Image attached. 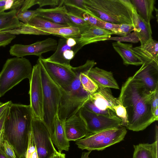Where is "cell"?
<instances>
[{
  "instance_id": "obj_23",
  "label": "cell",
  "mask_w": 158,
  "mask_h": 158,
  "mask_svg": "<svg viewBox=\"0 0 158 158\" xmlns=\"http://www.w3.org/2000/svg\"><path fill=\"white\" fill-rule=\"evenodd\" d=\"M51 139L59 152L61 153L63 150L69 151L70 144L66 134L64 121L59 118L58 114L55 118L54 130Z\"/></svg>"
},
{
  "instance_id": "obj_46",
  "label": "cell",
  "mask_w": 158,
  "mask_h": 158,
  "mask_svg": "<svg viewBox=\"0 0 158 158\" xmlns=\"http://www.w3.org/2000/svg\"><path fill=\"white\" fill-rule=\"evenodd\" d=\"M55 158H66L65 155L56 150L55 152Z\"/></svg>"
},
{
  "instance_id": "obj_14",
  "label": "cell",
  "mask_w": 158,
  "mask_h": 158,
  "mask_svg": "<svg viewBox=\"0 0 158 158\" xmlns=\"http://www.w3.org/2000/svg\"><path fill=\"white\" fill-rule=\"evenodd\" d=\"M150 92L158 88V64L143 63L141 67L132 76Z\"/></svg>"
},
{
  "instance_id": "obj_53",
  "label": "cell",
  "mask_w": 158,
  "mask_h": 158,
  "mask_svg": "<svg viewBox=\"0 0 158 158\" xmlns=\"http://www.w3.org/2000/svg\"><path fill=\"white\" fill-rule=\"evenodd\" d=\"M48 158H55V153Z\"/></svg>"
},
{
  "instance_id": "obj_29",
  "label": "cell",
  "mask_w": 158,
  "mask_h": 158,
  "mask_svg": "<svg viewBox=\"0 0 158 158\" xmlns=\"http://www.w3.org/2000/svg\"><path fill=\"white\" fill-rule=\"evenodd\" d=\"M63 4L68 12L80 16L82 17L84 13L88 12L85 0H63Z\"/></svg>"
},
{
  "instance_id": "obj_10",
  "label": "cell",
  "mask_w": 158,
  "mask_h": 158,
  "mask_svg": "<svg viewBox=\"0 0 158 158\" xmlns=\"http://www.w3.org/2000/svg\"><path fill=\"white\" fill-rule=\"evenodd\" d=\"M39 58L51 79L61 90L67 91L76 76L72 67L48 61L42 57Z\"/></svg>"
},
{
  "instance_id": "obj_37",
  "label": "cell",
  "mask_w": 158,
  "mask_h": 158,
  "mask_svg": "<svg viewBox=\"0 0 158 158\" xmlns=\"http://www.w3.org/2000/svg\"><path fill=\"white\" fill-rule=\"evenodd\" d=\"M36 9L34 10H26L20 12L17 11L16 16L19 20L25 23L28 24L30 20L37 15Z\"/></svg>"
},
{
  "instance_id": "obj_28",
  "label": "cell",
  "mask_w": 158,
  "mask_h": 158,
  "mask_svg": "<svg viewBox=\"0 0 158 158\" xmlns=\"http://www.w3.org/2000/svg\"><path fill=\"white\" fill-rule=\"evenodd\" d=\"M15 35L20 34L35 35H50V34L43 31L38 28L31 26L28 24L20 22L19 26L10 30L0 31Z\"/></svg>"
},
{
  "instance_id": "obj_11",
  "label": "cell",
  "mask_w": 158,
  "mask_h": 158,
  "mask_svg": "<svg viewBox=\"0 0 158 158\" xmlns=\"http://www.w3.org/2000/svg\"><path fill=\"white\" fill-rule=\"evenodd\" d=\"M79 112L86 124L89 133H95L121 126L122 120L117 116L111 117L97 114L84 106Z\"/></svg>"
},
{
  "instance_id": "obj_44",
  "label": "cell",
  "mask_w": 158,
  "mask_h": 158,
  "mask_svg": "<svg viewBox=\"0 0 158 158\" xmlns=\"http://www.w3.org/2000/svg\"><path fill=\"white\" fill-rule=\"evenodd\" d=\"M10 105L6 108L0 118V131L3 128L5 121L9 113Z\"/></svg>"
},
{
  "instance_id": "obj_32",
  "label": "cell",
  "mask_w": 158,
  "mask_h": 158,
  "mask_svg": "<svg viewBox=\"0 0 158 158\" xmlns=\"http://www.w3.org/2000/svg\"><path fill=\"white\" fill-rule=\"evenodd\" d=\"M67 16L69 22V26L78 28L81 33L89 25L82 17L73 14L68 11Z\"/></svg>"
},
{
  "instance_id": "obj_12",
  "label": "cell",
  "mask_w": 158,
  "mask_h": 158,
  "mask_svg": "<svg viewBox=\"0 0 158 158\" xmlns=\"http://www.w3.org/2000/svg\"><path fill=\"white\" fill-rule=\"evenodd\" d=\"M29 81L30 105L33 117L42 120L43 91L40 67L37 62L33 67L31 77Z\"/></svg>"
},
{
  "instance_id": "obj_48",
  "label": "cell",
  "mask_w": 158,
  "mask_h": 158,
  "mask_svg": "<svg viewBox=\"0 0 158 158\" xmlns=\"http://www.w3.org/2000/svg\"><path fill=\"white\" fill-rule=\"evenodd\" d=\"M91 152V151H89L88 152H82L81 158H90L89 157V155Z\"/></svg>"
},
{
  "instance_id": "obj_52",
  "label": "cell",
  "mask_w": 158,
  "mask_h": 158,
  "mask_svg": "<svg viewBox=\"0 0 158 158\" xmlns=\"http://www.w3.org/2000/svg\"><path fill=\"white\" fill-rule=\"evenodd\" d=\"M25 158H30L29 154L27 152Z\"/></svg>"
},
{
  "instance_id": "obj_30",
  "label": "cell",
  "mask_w": 158,
  "mask_h": 158,
  "mask_svg": "<svg viewBox=\"0 0 158 158\" xmlns=\"http://www.w3.org/2000/svg\"><path fill=\"white\" fill-rule=\"evenodd\" d=\"M28 24L37 28H57L69 26L67 25L54 23L38 16H36L32 18Z\"/></svg>"
},
{
  "instance_id": "obj_36",
  "label": "cell",
  "mask_w": 158,
  "mask_h": 158,
  "mask_svg": "<svg viewBox=\"0 0 158 158\" xmlns=\"http://www.w3.org/2000/svg\"><path fill=\"white\" fill-rule=\"evenodd\" d=\"M82 16L89 25L105 29L106 22L95 17L87 12L84 13Z\"/></svg>"
},
{
  "instance_id": "obj_50",
  "label": "cell",
  "mask_w": 158,
  "mask_h": 158,
  "mask_svg": "<svg viewBox=\"0 0 158 158\" xmlns=\"http://www.w3.org/2000/svg\"><path fill=\"white\" fill-rule=\"evenodd\" d=\"M0 158H7L5 155L2 147H0Z\"/></svg>"
},
{
  "instance_id": "obj_6",
  "label": "cell",
  "mask_w": 158,
  "mask_h": 158,
  "mask_svg": "<svg viewBox=\"0 0 158 158\" xmlns=\"http://www.w3.org/2000/svg\"><path fill=\"white\" fill-rule=\"evenodd\" d=\"M32 71L31 63L25 57L7 59L0 72V98L24 79L29 81Z\"/></svg>"
},
{
  "instance_id": "obj_31",
  "label": "cell",
  "mask_w": 158,
  "mask_h": 158,
  "mask_svg": "<svg viewBox=\"0 0 158 158\" xmlns=\"http://www.w3.org/2000/svg\"><path fill=\"white\" fill-rule=\"evenodd\" d=\"M88 72L81 73L80 74V80L85 90L92 94L97 91L98 86L87 75Z\"/></svg>"
},
{
  "instance_id": "obj_45",
  "label": "cell",
  "mask_w": 158,
  "mask_h": 158,
  "mask_svg": "<svg viewBox=\"0 0 158 158\" xmlns=\"http://www.w3.org/2000/svg\"><path fill=\"white\" fill-rule=\"evenodd\" d=\"M12 103L11 101H10L4 103H3L0 105V118L6 108Z\"/></svg>"
},
{
  "instance_id": "obj_18",
  "label": "cell",
  "mask_w": 158,
  "mask_h": 158,
  "mask_svg": "<svg viewBox=\"0 0 158 158\" xmlns=\"http://www.w3.org/2000/svg\"><path fill=\"white\" fill-rule=\"evenodd\" d=\"M87 74L98 86L116 89H119L111 71L95 67L91 68Z\"/></svg>"
},
{
  "instance_id": "obj_9",
  "label": "cell",
  "mask_w": 158,
  "mask_h": 158,
  "mask_svg": "<svg viewBox=\"0 0 158 158\" xmlns=\"http://www.w3.org/2000/svg\"><path fill=\"white\" fill-rule=\"evenodd\" d=\"M31 132L39 158H48L55 153L50 131L42 120L33 117Z\"/></svg>"
},
{
  "instance_id": "obj_22",
  "label": "cell",
  "mask_w": 158,
  "mask_h": 158,
  "mask_svg": "<svg viewBox=\"0 0 158 158\" xmlns=\"http://www.w3.org/2000/svg\"><path fill=\"white\" fill-rule=\"evenodd\" d=\"M133 21L134 31L140 42V45L146 44L153 40L150 23H146L142 19L136 9L134 12Z\"/></svg>"
},
{
  "instance_id": "obj_35",
  "label": "cell",
  "mask_w": 158,
  "mask_h": 158,
  "mask_svg": "<svg viewBox=\"0 0 158 158\" xmlns=\"http://www.w3.org/2000/svg\"><path fill=\"white\" fill-rule=\"evenodd\" d=\"M114 112L117 116L122 120L121 126L126 128L128 124V117L125 108L120 103L114 108Z\"/></svg>"
},
{
  "instance_id": "obj_39",
  "label": "cell",
  "mask_w": 158,
  "mask_h": 158,
  "mask_svg": "<svg viewBox=\"0 0 158 158\" xmlns=\"http://www.w3.org/2000/svg\"><path fill=\"white\" fill-rule=\"evenodd\" d=\"M2 147L7 158H18L12 147L6 140L3 142Z\"/></svg>"
},
{
  "instance_id": "obj_2",
  "label": "cell",
  "mask_w": 158,
  "mask_h": 158,
  "mask_svg": "<svg viewBox=\"0 0 158 158\" xmlns=\"http://www.w3.org/2000/svg\"><path fill=\"white\" fill-rule=\"evenodd\" d=\"M33 118L30 105H10L3 127L4 139L12 147L18 158H25Z\"/></svg>"
},
{
  "instance_id": "obj_33",
  "label": "cell",
  "mask_w": 158,
  "mask_h": 158,
  "mask_svg": "<svg viewBox=\"0 0 158 158\" xmlns=\"http://www.w3.org/2000/svg\"><path fill=\"white\" fill-rule=\"evenodd\" d=\"M24 0H0V13L7 10H18L22 6Z\"/></svg>"
},
{
  "instance_id": "obj_20",
  "label": "cell",
  "mask_w": 158,
  "mask_h": 158,
  "mask_svg": "<svg viewBox=\"0 0 158 158\" xmlns=\"http://www.w3.org/2000/svg\"><path fill=\"white\" fill-rule=\"evenodd\" d=\"M134 52L143 63L158 64V42L153 39L143 45L133 47Z\"/></svg>"
},
{
  "instance_id": "obj_41",
  "label": "cell",
  "mask_w": 158,
  "mask_h": 158,
  "mask_svg": "<svg viewBox=\"0 0 158 158\" xmlns=\"http://www.w3.org/2000/svg\"><path fill=\"white\" fill-rule=\"evenodd\" d=\"M36 3L39 6V8L46 6H58L63 5V0H36Z\"/></svg>"
},
{
  "instance_id": "obj_43",
  "label": "cell",
  "mask_w": 158,
  "mask_h": 158,
  "mask_svg": "<svg viewBox=\"0 0 158 158\" xmlns=\"http://www.w3.org/2000/svg\"><path fill=\"white\" fill-rule=\"evenodd\" d=\"M37 4L36 0H26L24 1L22 6L18 11L27 10L28 9L33 6Z\"/></svg>"
},
{
  "instance_id": "obj_40",
  "label": "cell",
  "mask_w": 158,
  "mask_h": 158,
  "mask_svg": "<svg viewBox=\"0 0 158 158\" xmlns=\"http://www.w3.org/2000/svg\"><path fill=\"white\" fill-rule=\"evenodd\" d=\"M15 37V35L0 32V47L8 45Z\"/></svg>"
},
{
  "instance_id": "obj_17",
  "label": "cell",
  "mask_w": 158,
  "mask_h": 158,
  "mask_svg": "<svg viewBox=\"0 0 158 158\" xmlns=\"http://www.w3.org/2000/svg\"><path fill=\"white\" fill-rule=\"evenodd\" d=\"M112 35L113 33L109 31L89 25L81 32L79 38L75 40L81 48L91 43L108 40Z\"/></svg>"
},
{
  "instance_id": "obj_34",
  "label": "cell",
  "mask_w": 158,
  "mask_h": 158,
  "mask_svg": "<svg viewBox=\"0 0 158 158\" xmlns=\"http://www.w3.org/2000/svg\"><path fill=\"white\" fill-rule=\"evenodd\" d=\"M134 27L133 24L123 23L120 24L117 28L111 32L113 34L123 37L126 36L132 31H134Z\"/></svg>"
},
{
  "instance_id": "obj_3",
  "label": "cell",
  "mask_w": 158,
  "mask_h": 158,
  "mask_svg": "<svg viewBox=\"0 0 158 158\" xmlns=\"http://www.w3.org/2000/svg\"><path fill=\"white\" fill-rule=\"evenodd\" d=\"M97 64L94 60H87L83 65L73 67L76 77L69 89L66 91L61 90L62 95L59 104L58 116L64 121L77 113L89 100L91 94L83 88L80 80L81 73L88 72Z\"/></svg>"
},
{
  "instance_id": "obj_5",
  "label": "cell",
  "mask_w": 158,
  "mask_h": 158,
  "mask_svg": "<svg viewBox=\"0 0 158 158\" xmlns=\"http://www.w3.org/2000/svg\"><path fill=\"white\" fill-rule=\"evenodd\" d=\"M37 62L40 65L43 91L42 120L48 129L52 138L62 93L60 88L49 77L39 58Z\"/></svg>"
},
{
  "instance_id": "obj_42",
  "label": "cell",
  "mask_w": 158,
  "mask_h": 158,
  "mask_svg": "<svg viewBox=\"0 0 158 158\" xmlns=\"http://www.w3.org/2000/svg\"><path fill=\"white\" fill-rule=\"evenodd\" d=\"M152 113L153 114L156 109L158 107V88L153 93L151 100Z\"/></svg>"
},
{
  "instance_id": "obj_54",
  "label": "cell",
  "mask_w": 158,
  "mask_h": 158,
  "mask_svg": "<svg viewBox=\"0 0 158 158\" xmlns=\"http://www.w3.org/2000/svg\"><path fill=\"white\" fill-rule=\"evenodd\" d=\"M3 103L0 102V105H2Z\"/></svg>"
},
{
  "instance_id": "obj_51",
  "label": "cell",
  "mask_w": 158,
  "mask_h": 158,
  "mask_svg": "<svg viewBox=\"0 0 158 158\" xmlns=\"http://www.w3.org/2000/svg\"><path fill=\"white\" fill-rule=\"evenodd\" d=\"M154 10H155L156 12V18H157V22H158V10L155 7H154Z\"/></svg>"
},
{
  "instance_id": "obj_1",
  "label": "cell",
  "mask_w": 158,
  "mask_h": 158,
  "mask_svg": "<svg viewBox=\"0 0 158 158\" xmlns=\"http://www.w3.org/2000/svg\"><path fill=\"white\" fill-rule=\"evenodd\" d=\"M153 92H149L132 76L123 85L118 98L127 112V129L135 131H143L156 121L151 104Z\"/></svg>"
},
{
  "instance_id": "obj_49",
  "label": "cell",
  "mask_w": 158,
  "mask_h": 158,
  "mask_svg": "<svg viewBox=\"0 0 158 158\" xmlns=\"http://www.w3.org/2000/svg\"><path fill=\"white\" fill-rule=\"evenodd\" d=\"M153 116L156 121H157L158 120V107L155 110L153 114Z\"/></svg>"
},
{
  "instance_id": "obj_47",
  "label": "cell",
  "mask_w": 158,
  "mask_h": 158,
  "mask_svg": "<svg viewBox=\"0 0 158 158\" xmlns=\"http://www.w3.org/2000/svg\"><path fill=\"white\" fill-rule=\"evenodd\" d=\"M4 140V130L3 129L0 131V147H2V144Z\"/></svg>"
},
{
  "instance_id": "obj_8",
  "label": "cell",
  "mask_w": 158,
  "mask_h": 158,
  "mask_svg": "<svg viewBox=\"0 0 158 158\" xmlns=\"http://www.w3.org/2000/svg\"><path fill=\"white\" fill-rule=\"evenodd\" d=\"M120 103L118 98L113 96L110 88L98 86L84 106L95 114L114 117L117 116L114 108Z\"/></svg>"
},
{
  "instance_id": "obj_26",
  "label": "cell",
  "mask_w": 158,
  "mask_h": 158,
  "mask_svg": "<svg viewBox=\"0 0 158 158\" xmlns=\"http://www.w3.org/2000/svg\"><path fill=\"white\" fill-rule=\"evenodd\" d=\"M38 28L50 35H60L66 39L73 38L76 40L79 38L81 35L80 29L77 27L72 26L57 28Z\"/></svg>"
},
{
  "instance_id": "obj_16",
  "label": "cell",
  "mask_w": 158,
  "mask_h": 158,
  "mask_svg": "<svg viewBox=\"0 0 158 158\" xmlns=\"http://www.w3.org/2000/svg\"><path fill=\"white\" fill-rule=\"evenodd\" d=\"M66 40V39L64 38L59 39L55 52L45 60L64 65L71 66L70 61L81 48L77 44L74 47L69 46L67 44Z\"/></svg>"
},
{
  "instance_id": "obj_19",
  "label": "cell",
  "mask_w": 158,
  "mask_h": 158,
  "mask_svg": "<svg viewBox=\"0 0 158 158\" xmlns=\"http://www.w3.org/2000/svg\"><path fill=\"white\" fill-rule=\"evenodd\" d=\"M36 10L37 16L55 23L69 26V22L67 16V10L64 5L48 9L39 8Z\"/></svg>"
},
{
  "instance_id": "obj_7",
  "label": "cell",
  "mask_w": 158,
  "mask_h": 158,
  "mask_svg": "<svg viewBox=\"0 0 158 158\" xmlns=\"http://www.w3.org/2000/svg\"><path fill=\"white\" fill-rule=\"evenodd\" d=\"M123 126L95 133H89L84 138L75 141L77 147L82 150L102 151L124 139L127 133Z\"/></svg>"
},
{
  "instance_id": "obj_13",
  "label": "cell",
  "mask_w": 158,
  "mask_h": 158,
  "mask_svg": "<svg viewBox=\"0 0 158 158\" xmlns=\"http://www.w3.org/2000/svg\"><path fill=\"white\" fill-rule=\"evenodd\" d=\"M57 45V42L56 40L49 38L29 45L15 44L10 47L9 53L11 55L18 57L31 55L40 57L44 53L55 51Z\"/></svg>"
},
{
  "instance_id": "obj_15",
  "label": "cell",
  "mask_w": 158,
  "mask_h": 158,
  "mask_svg": "<svg viewBox=\"0 0 158 158\" xmlns=\"http://www.w3.org/2000/svg\"><path fill=\"white\" fill-rule=\"evenodd\" d=\"M67 137L69 141H76L87 136L89 133L86 124L78 111L64 121Z\"/></svg>"
},
{
  "instance_id": "obj_24",
  "label": "cell",
  "mask_w": 158,
  "mask_h": 158,
  "mask_svg": "<svg viewBox=\"0 0 158 158\" xmlns=\"http://www.w3.org/2000/svg\"><path fill=\"white\" fill-rule=\"evenodd\" d=\"M155 141L152 143L134 145L132 158H158V127H155Z\"/></svg>"
},
{
  "instance_id": "obj_25",
  "label": "cell",
  "mask_w": 158,
  "mask_h": 158,
  "mask_svg": "<svg viewBox=\"0 0 158 158\" xmlns=\"http://www.w3.org/2000/svg\"><path fill=\"white\" fill-rule=\"evenodd\" d=\"M140 17L145 22L150 23L154 18L152 13L154 9L155 0H130Z\"/></svg>"
},
{
  "instance_id": "obj_38",
  "label": "cell",
  "mask_w": 158,
  "mask_h": 158,
  "mask_svg": "<svg viewBox=\"0 0 158 158\" xmlns=\"http://www.w3.org/2000/svg\"><path fill=\"white\" fill-rule=\"evenodd\" d=\"M27 152L29 154L30 158H39L37 150L34 141L31 131L29 136L28 145Z\"/></svg>"
},
{
  "instance_id": "obj_21",
  "label": "cell",
  "mask_w": 158,
  "mask_h": 158,
  "mask_svg": "<svg viewBox=\"0 0 158 158\" xmlns=\"http://www.w3.org/2000/svg\"><path fill=\"white\" fill-rule=\"evenodd\" d=\"M112 45L114 50L122 58L124 64L139 66L143 64L141 59L132 50V44L124 43L118 41L113 43Z\"/></svg>"
},
{
  "instance_id": "obj_4",
  "label": "cell",
  "mask_w": 158,
  "mask_h": 158,
  "mask_svg": "<svg viewBox=\"0 0 158 158\" xmlns=\"http://www.w3.org/2000/svg\"><path fill=\"white\" fill-rule=\"evenodd\" d=\"M88 13L104 21L133 25L135 10L130 0H85Z\"/></svg>"
},
{
  "instance_id": "obj_27",
  "label": "cell",
  "mask_w": 158,
  "mask_h": 158,
  "mask_svg": "<svg viewBox=\"0 0 158 158\" xmlns=\"http://www.w3.org/2000/svg\"><path fill=\"white\" fill-rule=\"evenodd\" d=\"M17 11L11 10L0 13V31L12 29L19 26L20 21L16 16Z\"/></svg>"
}]
</instances>
